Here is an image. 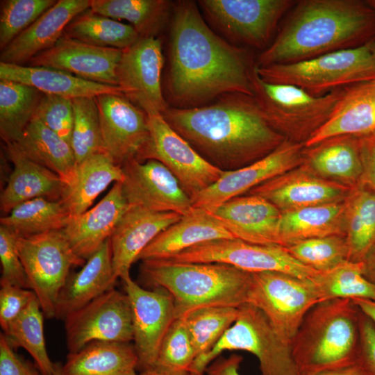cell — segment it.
Listing matches in <instances>:
<instances>
[{
    "label": "cell",
    "mask_w": 375,
    "mask_h": 375,
    "mask_svg": "<svg viewBox=\"0 0 375 375\" xmlns=\"http://www.w3.org/2000/svg\"><path fill=\"white\" fill-rule=\"evenodd\" d=\"M172 14L167 81L172 107L201 106L229 93L253 96L256 64L247 53L215 33L194 1H176Z\"/></svg>",
    "instance_id": "6da1fadb"
},
{
    "label": "cell",
    "mask_w": 375,
    "mask_h": 375,
    "mask_svg": "<svg viewBox=\"0 0 375 375\" xmlns=\"http://www.w3.org/2000/svg\"><path fill=\"white\" fill-rule=\"evenodd\" d=\"M165 119L207 162L223 172L262 158L286 139L265 118L253 96L229 93L212 103L168 107Z\"/></svg>",
    "instance_id": "7a4b0ae2"
},
{
    "label": "cell",
    "mask_w": 375,
    "mask_h": 375,
    "mask_svg": "<svg viewBox=\"0 0 375 375\" xmlns=\"http://www.w3.org/2000/svg\"><path fill=\"white\" fill-rule=\"evenodd\" d=\"M289 14L257 66L306 60L375 39L374 1L301 0Z\"/></svg>",
    "instance_id": "3957f363"
},
{
    "label": "cell",
    "mask_w": 375,
    "mask_h": 375,
    "mask_svg": "<svg viewBox=\"0 0 375 375\" xmlns=\"http://www.w3.org/2000/svg\"><path fill=\"white\" fill-rule=\"evenodd\" d=\"M141 277L174 298L178 315L207 306L239 308L247 303L251 273L222 263L142 261Z\"/></svg>",
    "instance_id": "277c9868"
},
{
    "label": "cell",
    "mask_w": 375,
    "mask_h": 375,
    "mask_svg": "<svg viewBox=\"0 0 375 375\" xmlns=\"http://www.w3.org/2000/svg\"><path fill=\"white\" fill-rule=\"evenodd\" d=\"M360 310L351 299L319 302L291 341L299 375L356 365Z\"/></svg>",
    "instance_id": "5b68a950"
},
{
    "label": "cell",
    "mask_w": 375,
    "mask_h": 375,
    "mask_svg": "<svg viewBox=\"0 0 375 375\" xmlns=\"http://www.w3.org/2000/svg\"><path fill=\"white\" fill-rule=\"evenodd\" d=\"M265 81L297 86L313 96L375 80V39L352 49L288 64L257 66Z\"/></svg>",
    "instance_id": "8992f818"
},
{
    "label": "cell",
    "mask_w": 375,
    "mask_h": 375,
    "mask_svg": "<svg viewBox=\"0 0 375 375\" xmlns=\"http://www.w3.org/2000/svg\"><path fill=\"white\" fill-rule=\"evenodd\" d=\"M253 97L271 126L286 140L305 144L330 117L344 88L313 96L292 85L263 81L251 74Z\"/></svg>",
    "instance_id": "52a82bcc"
},
{
    "label": "cell",
    "mask_w": 375,
    "mask_h": 375,
    "mask_svg": "<svg viewBox=\"0 0 375 375\" xmlns=\"http://www.w3.org/2000/svg\"><path fill=\"white\" fill-rule=\"evenodd\" d=\"M238 310L235 322L208 352L196 358L190 373L204 374L224 351L241 350L258 358L261 375H299L291 342L277 333L265 315L249 303Z\"/></svg>",
    "instance_id": "ba28073f"
},
{
    "label": "cell",
    "mask_w": 375,
    "mask_h": 375,
    "mask_svg": "<svg viewBox=\"0 0 375 375\" xmlns=\"http://www.w3.org/2000/svg\"><path fill=\"white\" fill-rule=\"evenodd\" d=\"M17 246L31 290L36 295L44 315L55 317L58 294L72 267L86 260L70 247L62 230L28 237H17Z\"/></svg>",
    "instance_id": "9c48e42d"
},
{
    "label": "cell",
    "mask_w": 375,
    "mask_h": 375,
    "mask_svg": "<svg viewBox=\"0 0 375 375\" xmlns=\"http://www.w3.org/2000/svg\"><path fill=\"white\" fill-rule=\"evenodd\" d=\"M318 303L310 279L277 272L251 274L247 303L260 309L277 333L290 342L306 315Z\"/></svg>",
    "instance_id": "30bf717a"
},
{
    "label": "cell",
    "mask_w": 375,
    "mask_h": 375,
    "mask_svg": "<svg viewBox=\"0 0 375 375\" xmlns=\"http://www.w3.org/2000/svg\"><path fill=\"white\" fill-rule=\"evenodd\" d=\"M293 0H200L203 12L215 28L231 41L262 51Z\"/></svg>",
    "instance_id": "8fae6325"
},
{
    "label": "cell",
    "mask_w": 375,
    "mask_h": 375,
    "mask_svg": "<svg viewBox=\"0 0 375 375\" xmlns=\"http://www.w3.org/2000/svg\"><path fill=\"white\" fill-rule=\"evenodd\" d=\"M165 260L183 263H222L251 274L277 272L305 279L318 272L297 260L283 246L256 244L237 238L205 242Z\"/></svg>",
    "instance_id": "7c38bea8"
},
{
    "label": "cell",
    "mask_w": 375,
    "mask_h": 375,
    "mask_svg": "<svg viewBox=\"0 0 375 375\" xmlns=\"http://www.w3.org/2000/svg\"><path fill=\"white\" fill-rule=\"evenodd\" d=\"M148 122L149 138L137 160L161 162L191 200L224 174L225 172L207 162L171 127L162 114L148 115Z\"/></svg>",
    "instance_id": "4fadbf2b"
},
{
    "label": "cell",
    "mask_w": 375,
    "mask_h": 375,
    "mask_svg": "<svg viewBox=\"0 0 375 375\" xmlns=\"http://www.w3.org/2000/svg\"><path fill=\"white\" fill-rule=\"evenodd\" d=\"M67 347L74 353L94 342L133 341L132 310L126 292L115 288L64 319Z\"/></svg>",
    "instance_id": "5bb4252c"
},
{
    "label": "cell",
    "mask_w": 375,
    "mask_h": 375,
    "mask_svg": "<svg viewBox=\"0 0 375 375\" xmlns=\"http://www.w3.org/2000/svg\"><path fill=\"white\" fill-rule=\"evenodd\" d=\"M122 281L131 306L138 370L152 369L162 340L178 316L174 298L162 288H142L131 276Z\"/></svg>",
    "instance_id": "9a60e30c"
},
{
    "label": "cell",
    "mask_w": 375,
    "mask_h": 375,
    "mask_svg": "<svg viewBox=\"0 0 375 375\" xmlns=\"http://www.w3.org/2000/svg\"><path fill=\"white\" fill-rule=\"evenodd\" d=\"M163 65L162 42L157 37L140 38L122 50L117 69L118 86L148 115L162 114L169 107L161 85Z\"/></svg>",
    "instance_id": "2e32d148"
},
{
    "label": "cell",
    "mask_w": 375,
    "mask_h": 375,
    "mask_svg": "<svg viewBox=\"0 0 375 375\" xmlns=\"http://www.w3.org/2000/svg\"><path fill=\"white\" fill-rule=\"evenodd\" d=\"M304 148L303 144L285 140L262 158L242 168L225 172L215 183L192 199L193 208L211 212L226 201L296 168L304 160Z\"/></svg>",
    "instance_id": "e0dca14e"
},
{
    "label": "cell",
    "mask_w": 375,
    "mask_h": 375,
    "mask_svg": "<svg viewBox=\"0 0 375 375\" xmlns=\"http://www.w3.org/2000/svg\"><path fill=\"white\" fill-rule=\"evenodd\" d=\"M122 167L124 176L122 191L128 206L182 216L193 211L191 199L176 176L161 162L133 159Z\"/></svg>",
    "instance_id": "ac0fdd59"
},
{
    "label": "cell",
    "mask_w": 375,
    "mask_h": 375,
    "mask_svg": "<svg viewBox=\"0 0 375 375\" xmlns=\"http://www.w3.org/2000/svg\"><path fill=\"white\" fill-rule=\"evenodd\" d=\"M96 99L102 151L121 167L138 160L149 138L147 114L124 95L103 94Z\"/></svg>",
    "instance_id": "d6986e66"
},
{
    "label": "cell",
    "mask_w": 375,
    "mask_h": 375,
    "mask_svg": "<svg viewBox=\"0 0 375 375\" xmlns=\"http://www.w3.org/2000/svg\"><path fill=\"white\" fill-rule=\"evenodd\" d=\"M122 50L102 47L63 35L50 49L28 62L53 68L90 81L118 86L117 69Z\"/></svg>",
    "instance_id": "ffe728a7"
},
{
    "label": "cell",
    "mask_w": 375,
    "mask_h": 375,
    "mask_svg": "<svg viewBox=\"0 0 375 375\" xmlns=\"http://www.w3.org/2000/svg\"><path fill=\"white\" fill-rule=\"evenodd\" d=\"M305 167L293 169L253 188L281 212L347 200L354 188L315 176Z\"/></svg>",
    "instance_id": "44dd1931"
},
{
    "label": "cell",
    "mask_w": 375,
    "mask_h": 375,
    "mask_svg": "<svg viewBox=\"0 0 375 375\" xmlns=\"http://www.w3.org/2000/svg\"><path fill=\"white\" fill-rule=\"evenodd\" d=\"M182 217L176 212H158L129 206L110 238L115 278L130 276L131 265L141 252L158 234Z\"/></svg>",
    "instance_id": "7402d4cb"
},
{
    "label": "cell",
    "mask_w": 375,
    "mask_h": 375,
    "mask_svg": "<svg viewBox=\"0 0 375 375\" xmlns=\"http://www.w3.org/2000/svg\"><path fill=\"white\" fill-rule=\"evenodd\" d=\"M210 212L235 238L256 244L281 246V212L260 196L236 197Z\"/></svg>",
    "instance_id": "603a6c76"
},
{
    "label": "cell",
    "mask_w": 375,
    "mask_h": 375,
    "mask_svg": "<svg viewBox=\"0 0 375 375\" xmlns=\"http://www.w3.org/2000/svg\"><path fill=\"white\" fill-rule=\"evenodd\" d=\"M128 206L117 182L94 207L71 217L62 231L74 252L88 260L110 238Z\"/></svg>",
    "instance_id": "cb8c5ba5"
},
{
    "label": "cell",
    "mask_w": 375,
    "mask_h": 375,
    "mask_svg": "<svg viewBox=\"0 0 375 375\" xmlns=\"http://www.w3.org/2000/svg\"><path fill=\"white\" fill-rule=\"evenodd\" d=\"M88 0H59L1 51L0 60L24 65L51 48L63 35L68 24L90 8Z\"/></svg>",
    "instance_id": "d4e9b609"
},
{
    "label": "cell",
    "mask_w": 375,
    "mask_h": 375,
    "mask_svg": "<svg viewBox=\"0 0 375 375\" xmlns=\"http://www.w3.org/2000/svg\"><path fill=\"white\" fill-rule=\"evenodd\" d=\"M5 150L14 167L0 195L2 212L38 197L61 199L67 184L58 175L28 158L14 142L6 143Z\"/></svg>",
    "instance_id": "484cf974"
},
{
    "label": "cell",
    "mask_w": 375,
    "mask_h": 375,
    "mask_svg": "<svg viewBox=\"0 0 375 375\" xmlns=\"http://www.w3.org/2000/svg\"><path fill=\"white\" fill-rule=\"evenodd\" d=\"M375 132V80L346 88L328 119L305 142L308 148L328 138Z\"/></svg>",
    "instance_id": "4316f807"
},
{
    "label": "cell",
    "mask_w": 375,
    "mask_h": 375,
    "mask_svg": "<svg viewBox=\"0 0 375 375\" xmlns=\"http://www.w3.org/2000/svg\"><path fill=\"white\" fill-rule=\"evenodd\" d=\"M110 240L88 260L80 271L69 275L60 290L55 317L64 319L68 315L115 288Z\"/></svg>",
    "instance_id": "83f0119b"
},
{
    "label": "cell",
    "mask_w": 375,
    "mask_h": 375,
    "mask_svg": "<svg viewBox=\"0 0 375 375\" xmlns=\"http://www.w3.org/2000/svg\"><path fill=\"white\" fill-rule=\"evenodd\" d=\"M232 238L235 237L210 212L194 208L158 234L138 260H165L205 242Z\"/></svg>",
    "instance_id": "f1b7e54d"
},
{
    "label": "cell",
    "mask_w": 375,
    "mask_h": 375,
    "mask_svg": "<svg viewBox=\"0 0 375 375\" xmlns=\"http://www.w3.org/2000/svg\"><path fill=\"white\" fill-rule=\"evenodd\" d=\"M0 80L21 83L36 88L42 94L72 99L95 97L103 94L124 95L119 86L90 81L65 71L45 67L0 62Z\"/></svg>",
    "instance_id": "f546056e"
},
{
    "label": "cell",
    "mask_w": 375,
    "mask_h": 375,
    "mask_svg": "<svg viewBox=\"0 0 375 375\" xmlns=\"http://www.w3.org/2000/svg\"><path fill=\"white\" fill-rule=\"evenodd\" d=\"M360 145V136L344 135L305 147L306 167L322 177L356 188L363 172Z\"/></svg>",
    "instance_id": "4dcf8cb0"
},
{
    "label": "cell",
    "mask_w": 375,
    "mask_h": 375,
    "mask_svg": "<svg viewBox=\"0 0 375 375\" xmlns=\"http://www.w3.org/2000/svg\"><path fill=\"white\" fill-rule=\"evenodd\" d=\"M124 178L122 167L108 154L94 153L77 164L74 177L60 200L71 217L79 215L111 183H122Z\"/></svg>",
    "instance_id": "1f68e13d"
},
{
    "label": "cell",
    "mask_w": 375,
    "mask_h": 375,
    "mask_svg": "<svg viewBox=\"0 0 375 375\" xmlns=\"http://www.w3.org/2000/svg\"><path fill=\"white\" fill-rule=\"evenodd\" d=\"M138 358L131 342H94L69 353L64 375H138Z\"/></svg>",
    "instance_id": "d6a6232c"
},
{
    "label": "cell",
    "mask_w": 375,
    "mask_h": 375,
    "mask_svg": "<svg viewBox=\"0 0 375 375\" xmlns=\"http://www.w3.org/2000/svg\"><path fill=\"white\" fill-rule=\"evenodd\" d=\"M346 201L281 212V246L331 235H344Z\"/></svg>",
    "instance_id": "836d02e7"
},
{
    "label": "cell",
    "mask_w": 375,
    "mask_h": 375,
    "mask_svg": "<svg viewBox=\"0 0 375 375\" xmlns=\"http://www.w3.org/2000/svg\"><path fill=\"white\" fill-rule=\"evenodd\" d=\"M30 160L45 167L69 184L75 175L76 160L71 144L35 118L14 142Z\"/></svg>",
    "instance_id": "e575fe53"
},
{
    "label": "cell",
    "mask_w": 375,
    "mask_h": 375,
    "mask_svg": "<svg viewBox=\"0 0 375 375\" xmlns=\"http://www.w3.org/2000/svg\"><path fill=\"white\" fill-rule=\"evenodd\" d=\"M174 3L167 0H92L95 13L130 23L140 38L156 37L172 14Z\"/></svg>",
    "instance_id": "d590c367"
},
{
    "label": "cell",
    "mask_w": 375,
    "mask_h": 375,
    "mask_svg": "<svg viewBox=\"0 0 375 375\" xmlns=\"http://www.w3.org/2000/svg\"><path fill=\"white\" fill-rule=\"evenodd\" d=\"M344 236L349 260L363 262L375 245V192L361 185L346 200Z\"/></svg>",
    "instance_id": "8d00e7d4"
},
{
    "label": "cell",
    "mask_w": 375,
    "mask_h": 375,
    "mask_svg": "<svg viewBox=\"0 0 375 375\" xmlns=\"http://www.w3.org/2000/svg\"><path fill=\"white\" fill-rule=\"evenodd\" d=\"M71 216L61 200L38 197L15 206L0 224L17 237L62 230Z\"/></svg>",
    "instance_id": "74e56055"
},
{
    "label": "cell",
    "mask_w": 375,
    "mask_h": 375,
    "mask_svg": "<svg viewBox=\"0 0 375 375\" xmlns=\"http://www.w3.org/2000/svg\"><path fill=\"white\" fill-rule=\"evenodd\" d=\"M42 94L26 84L0 80V135L5 144L19 139L33 118Z\"/></svg>",
    "instance_id": "f35d334b"
},
{
    "label": "cell",
    "mask_w": 375,
    "mask_h": 375,
    "mask_svg": "<svg viewBox=\"0 0 375 375\" xmlns=\"http://www.w3.org/2000/svg\"><path fill=\"white\" fill-rule=\"evenodd\" d=\"M64 35L85 43L124 50L140 36L130 24L94 12L90 8L75 17Z\"/></svg>",
    "instance_id": "ab89813d"
},
{
    "label": "cell",
    "mask_w": 375,
    "mask_h": 375,
    "mask_svg": "<svg viewBox=\"0 0 375 375\" xmlns=\"http://www.w3.org/2000/svg\"><path fill=\"white\" fill-rule=\"evenodd\" d=\"M44 312L35 297L24 310L3 331L14 349L22 347L33 358L42 375H52L55 362L50 359L44 335Z\"/></svg>",
    "instance_id": "60d3db41"
},
{
    "label": "cell",
    "mask_w": 375,
    "mask_h": 375,
    "mask_svg": "<svg viewBox=\"0 0 375 375\" xmlns=\"http://www.w3.org/2000/svg\"><path fill=\"white\" fill-rule=\"evenodd\" d=\"M319 302L336 299L375 301V286L363 275L362 262L347 260L310 278Z\"/></svg>",
    "instance_id": "b9f144b4"
},
{
    "label": "cell",
    "mask_w": 375,
    "mask_h": 375,
    "mask_svg": "<svg viewBox=\"0 0 375 375\" xmlns=\"http://www.w3.org/2000/svg\"><path fill=\"white\" fill-rule=\"evenodd\" d=\"M238 308L207 306L183 312L197 358L208 352L235 322Z\"/></svg>",
    "instance_id": "7bdbcfd3"
},
{
    "label": "cell",
    "mask_w": 375,
    "mask_h": 375,
    "mask_svg": "<svg viewBox=\"0 0 375 375\" xmlns=\"http://www.w3.org/2000/svg\"><path fill=\"white\" fill-rule=\"evenodd\" d=\"M196 358L184 315L181 313L165 336L152 369L167 375H189Z\"/></svg>",
    "instance_id": "ee69618b"
},
{
    "label": "cell",
    "mask_w": 375,
    "mask_h": 375,
    "mask_svg": "<svg viewBox=\"0 0 375 375\" xmlns=\"http://www.w3.org/2000/svg\"><path fill=\"white\" fill-rule=\"evenodd\" d=\"M74 125L71 147L77 164L102 151L99 108L95 97L72 99Z\"/></svg>",
    "instance_id": "f6af8a7d"
},
{
    "label": "cell",
    "mask_w": 375,
    "mask_h": 375,
    "mask_svg": "<svg viewBox=\"0 0 375 375\" xmlns=\"http://www.w3.org/2000/svg\"><path fill=\"white\" fill-rule=\"evenodd\" d=\"M284 247L297 260L317 272L331 270L349 260L344 235L311 238Z\"/></svg>",
    "instance_id": "bcb514c9"
},
{
    "label": "cell",
    "mask_w": 375,
    "mask_h": 375,
    "mask_svg": "<svg viewBox=\"0 0 375 375\" xmlns=\"http://www.w3.org/2000/svg\"><path fill=\"white\" fill-rule=\"evenodd\" d=\"M56 1L54 0L1 1V51L51 8Z\"/></svg>",
    "instance_id": "7dc6e473"
},
{
    "label": "cell",
    "mask_w": 375,
    "mask_h": 375,
    "mask_svg": "<svg viewBox=\"0 0 375 375\" xmlns=\"http://www.w3.org/2000/svg\"><path fill=\"white\" fill-rule=\"evenodd\" d=\"M33 117L70 144L74 125L72 99L43 94Z\"/></svg>",
    "instance_id": "c3c4849f"
},
{
    "label": "cell",
    "mask_w": 375,
    "mask_h": 375,
    "mask_svg": "<svg viewBox=\"0 0 375 375\" xmlns=\"http://www.w3.org/2000/svg\"><path fill=\"white\" fill-rule=\"evenodd\" d=\"M17 236L7 228L0 226V284H10L29 289V282L17 246Z\"/></svg>",
    "instance_id": "681fc988"
},
{
    "label": "cell",
    "mask_w": 375,
    "mask_h": 375,
    "mask_svg": "<svg viewBox=\"0 0 375 375\" xmlns=\"http://www.w3.org/2000/svg\"><path fill=\"white\" fill-rule=\"evenodd\" d=\"M0 285V325L4 331L36 295L29 289L10 284Z\"/></svg>",
    "instance_id": "f907efd6"
},
{
    "label": "cell",
    "mask_w": 375,
    "mask_h": 375,
    "mask_svg": "<svg viewBox=\"0 0 375 375\" xmlns=\"http://www.w3.org/2000/svg\"><path fill=\"white\" fill-rule=\"evenodd\" d=\"M356 365L364 375H375V324L361 310Z\"/></svg>",
    "instance_id": "816d5d0a"
},
{
    "label": "cell",
    "mask_w": 375,
    "mask_h": 375,
    "mask_svg": "<svg viewBox=\"0 0 375 375\" xmlns=\"http://www.w3.org/2000/svg\"><path fill=\"white\" fill-rule=\"evenodd\" d=\"M0 375H41L35 363L18 355L0 334Z\"/></svg>",
    "instance_id": "f5cc1de1"
},
{
    "label": "cell",
    "mask_w": 375,
    "mask_h": 375,
    "mask_svg": "<svg viewBox=\"0 0 375 375\" xmlns=\"http://www.w3.org/2000/svg\"><path fill=\"white\" fill-rule=\"evenodd\" d=\"M363 172L359 185L375 192V132L360 136Z\"/></svg>",
    "instance_id": "db71d44e"
},
{
    "label": "cell",
    "mask_w": 375,
    "mask_h": 375,
    "mask_svg": "<svg viewBox=\"0 0 375 375\" xmlns=\"http://www.w3.org/2000/svg\"><path fill=\"white\" fill-rule=\"evenodd\" d=\"M242 357L236 354L213 360L206 368V375H241L239 371Z\"/></svg>",
    "instance_id": "11a10c76"
},
{
    "label": "cell",
    "mask_w": 375,
    "mask_h": 375,
    "mask_svg": "<svg viewBox=\"0 0 375 375\" xmlns=\"http://www.w3.org/2000/svg\"><path fill=\"white\" fill-rule=\"evenodd\" d=\"M364 276L375 286V245L362 262Z\"/></svg>",
    "instance_id": "9f6ffc18"
},
{
    "label": "cell",
    "mask_w": 375,
    "mask_h": 375,
    "mask_svg": "<svg viewBox=\"0 0 375 375\" xmlns=\"http://www.w3.org/2000/svg\"><path fill=\"white\" fill-rule=\"evenodd\" d=\"M305 375H364V374L357 365H353L346 367L324 370Z\"/></svg>",
    "instance_id": "6f0895ef"
},
{
    "label": "cell",
    "mask_w": 375,
    "mask_h": 375,
    "mask_svg": "<svg viewBox=\"0 0 375 375\" xmlns=\"http://www.w3.org/2000/svg\"><path fill=\"white\" fill-rule=\"evenodd\" d=\"M352 301L375 324V301L366 299H354Z\"/></svg>",
    "instance_id": "680465c9"
},
{
    "label": "cell",
    "mask_w": 375,
    "mask_h": 375,
    "mask_svg": "<svg viewBox=\"0 0 375 375\" xmlns=\"http://www.w3.org/2000/svg\"><path fill=\"white\" fill-rule=\"evenodd\" d=\"M138 375H167V374L160 373V372H157V371H156L154 369H149V370H146V371H144V372H141L138 373ZM189 375H194V374L191 373Z\"/></svg>",
    "instance_id": "91938a15"
},
{
    "label": "cell",
    "mask_w": 375,
    "mask_h": 375,
    "mask_svg": "<svg viewBox=\"0 0 375 375\" xmlns=\"http://www.w3.org/2000/svg\"><path fill=\"white\" fill-rule=\"evenodd\" d=\"M41 375H42L41 374ZM52 375H64L62 372V364L55 362V369Z\"/></svg>",
    "instance_id": "94428289"
},
{
    "label": "cell",
    "mask_w": 375,
    "mask_h": 375,
    "mask_svg": "<svg viewBox=\"0 0 375 375\" xmlns=\"http://www.w3.org/2000/svg\"><path fill=\"white\" fill-rule=\"evenodd\" d=\"M199 375H206V374H199Z\"/></svg>",
    "instance_id": "6125c7cd"
},
{
    "label": "cell",
    "mask_w": 375,
    "mask_h": 375,
    "mask_svg": "<svg viewBox=\"0 0 375 375\" xmlns=\"http://www.w3.org/2000/svg\"><path fill=\"white\" fill-rule=\"evenodd\" d=\"M374 3H375V1H374Z\"/></svg>",
    "instance_id": "be15d7a7"
}]
</instances>
